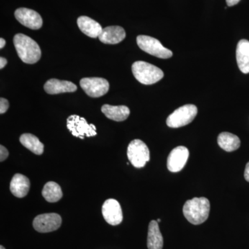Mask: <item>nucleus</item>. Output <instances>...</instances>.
Wrapping results in <instances>:
<instances>
[{
    "instance_id": "12",
    "label": "nucleus",
    "mask_w": 249,
    "mask_h": 249,
    "mask_svg": "<svg viewBox=\"0 0 249 249\" xmlns=\"http://www.w3.org/2000/svg\"><path fill=\"white\" fill-rule=\"evenodd\" d=\"M189 157V151L184 146L174 148L168 157L167 167L172 173H178L183 169Z\"/></svg>"
},
{
    "instance_id": "18",
    "label": "nucleus",
    "mask_w": 249,
    "mask_h": 249,
    "mask_svg": "<svg viewBox=\"0 0 249 249\" xmlns=\"http://www.w3.org/2000/svg\"><path fill=\"white\" fill-rule=\"evenodd\" d=\"M101 111L106 117L111 120L121 122L128 118L130 110L127 106H113L110 105H104L101 108Z\"/></svg>"
},
{
    "instance_id": "8",
    "label": "nucleus",
    "mask_w": 249,
    "mask_h": 249,
    "mask_svg": "<svg viewBox=\"0 0 249 249\" xmlns=\"http://www.w3.org/2000/svg\"><path fill=\"white\" fill-rule=\"evenodd\" d=\"M80 87L91 98H99L108 92L109 84L103 78H85L80 80Z\"/></svg>"
},
{
    "instance_id": "6",
    "label": "nucleus",
    "mask_w": 249,
    "mask_h": 249,
    "mask_svg": "<svg viewBox=\"0 0 249 249\" xmlns=\"http://www.w3.org/2000/svg\"><path fill=\"white\" fill-rule=\"evenodd\" d=\"M127 155L130 163L137 168L145 166L150 160L148 147L145 142L139 139L130 142L127 147Z\"/></svg>"
},
{
    "instance_id": "9",
    "label": "nucleus",
    "mask_w": 249,
    "mask_h": 249,
    "mask_svg": "<svg viewBox=\"0 0 249 249\" xmlns=\"http://www.w3.org/2000/svg\"><path fill=\"white\" fill-rule=\"evenodd\" d=\"M62 224V218L56 213L40 214L33 222L34 229L39 232H49L58 230Z\"/></svg>"
},
{
    "instance_id": "16",
    "label": "nucleus",
    "mask_w": 249,
    "mask_h": 249,
    "mask_svg": "<svg viewBox=\"0 0 249 249\" xmlns=\"http://www.w3.org/2000/svg\"><path fill=\"white\" fill-rule=\"evenodd\" d=\"M30 186V181L27 177L21 174H16L10 183V190L14 196L22 198L27 196Z\"/></svg>"
},
{
    "instance_id": "7",
    "label": "nucleus",
    "mask_w": 249,
    "mask_h": 249,
    "mask_svg": "<svg viewBox=\"0 0 249 249\" xmlns=\"http://www.w3.org/2000/svg\"><path fill=\"white\" fill-rule=\"evenodd\" d=\"M67 125L72 135L81 139H84L85 136L91 137L97 134L94 124H88L86 119L78 115H71L68 117Z\"/></svg>"
},
{
    "instance_id": "10",
    "label": "nucleus",
    "mask_w": 249,
    "mask_h": 249,
    "mask_svg": "<svg viewBox=\"0 0 249 249\" xmlns=\"http://www.w3.org/2000/svg\"><path fill=\"white\" fill-rule=\"evenodd\" d=\"M15 17L24 27L34 30L40 29L43 24L42 17L38 13L27 8H19L16 10Z\"/></svg>"
},
{
    "instance_id": "24",
    "label": "nucleus",
    "mask_w": 249,
    "mask_h": 249,
    "mask_svg": "<svg viewBox=\"0 0 249 249\" xmlns=\"http://www.w3.org/2000/svg\"><path fill=\"white\" fill-rule=\"evenodd\" d=\"M9 151L3 145H0V161L2 162L6 160L9 157Z\"/></svg>"
},
{
    "instance_id": "19",
    "label": "nucleus",
    "mask_w": 249,
    "mask_h": 249,
    "mask_svg": "<svg viewBox=\"0 0 249 249\" xmlns=\"http://www.w3.org/2000/svg\"><path fill=\"white\" fill-rule=\"evenodd\" d=\"M147 245L148 249H163V236L160 231L157 221L152 220L149 224Z\"/></svg>"
},
{
    "instance_id": "25",
    "label": "nucleus",
    "mask_w": 249,
    "mask_h": 249,
    "mask_svg": "<svg viewBox=\"0 0 249 249\" xmlns=\"http://www.w3.org/2000/svg\"><path fill=\"white\" fill-rule=\"evenodd\" d=\"M245 178L248 182H249V161L247 163L246 165L245 171Z\"/></svg>"
},
{
    "instance_id": "29",
    "label": "nucleus",
    "mask_w": 249,
    "mask_h": 249,
    "mask_svg": "<svg viewBox=\"0 0 249 249\" xmlns=\"http://www.w3.org/2000/svg\"><path fill=\"white\" fill-rule=\"evenodd\" d=\"M0 249H6L3 246H0Z\"/></svg>"
},
{
    "instance_id": "23",
    "label": "nucleus",
    "mask_w": 249,
    "mask_h": 249,
    "mask_svg": "<svg viewBox=\"0 0 249 249\" xmlns=\"http://www.w3.org/2000/svg\"><path fill=\"white\" fill-rule=\"evenodd\" d=\"M9 107V103L6 98H0V113L4 114Z\"/></svg>"
},
{
    "instance_id": "26",
    "label": "nucleus",
    "mask_w": 249,
    "mask_h": 249,
    "mask_svg": "<svg viewBox=\"0 0 249 249\" xmlns=\"http://www.w3.org/2000/svg\"><path fill=\"white\" fill-rule=\"evenodd\" d=\"M227 4L229 6H235V5L238 4L240 0H226Z\"/></svg>"
},
{
    "instance_id": "3",
    "label": "nucleus",
    "mask_w": 249,
    "mask_h": 249,
    "mask_svg": "<svg viewBox=\"0 0 249 249\" xmlns=\"http://www.w3.org/2000/svg\"><path fill=\"white\" fill-rule=\"evenodd\" d=\"M132 71L136 79L143 85H152L160 81L164 73L159 67L143 61L134 62Z\"/></svg>"
},
{
    "instance_id": "28",
    "label": "nucleus",
    "mask_w": 249,
    "mask_h": 249,
    "mask_svg": "<svg viewBox=\"0 0 249 249\" xmlns=\"http://www.w3.org/2000/svg\"><path fill=\"white\" fill-rule=\"evenodd\" d=\"M5 45H6V41H5L4 39H0V49L4 48Z\"/></svg>"
},
{
    "instance_id": "1",
    "label": "nucleus",
    "mask_w": 249,
    "mask_h": 249,
    "mask_svg": "<svg viewBox=\"0 0 249 249\" xmlns=\"http://www.w3.org/2000/svg\"><path fill=\"white\" fill-rule=\"evenodd\" d=\"M210 207V201L206 197H195L185 203L183 215L191 224L199 225L209 218Z\"/></svg>"
},
{
    "instance_id": "30",
    "label": "nucleus",
    "mask_w": 249,
    "mask_h": 249,
    "mask_svg": "<svg viewBox=\"0 0 249 249\" xmlns=\"http://www.w3.org/2000/svg\"><path fill=\"white\" fill-rule=\"evenodd\" d=\"M160 222V219H157V222Z\"/></svg>"
},
{
    "instance_id": "27",
    "label": "nucleus",
    "mask_w": 249,
    "mask_h": 249,
    "mask_svg": "<svg viewBox=\"0 0 249 249\" xmlns=\"http://www.w3.org/2000/svg\"><path fill=\"white\" fill-rule=\"evenodd\" d=\"M6 64H7V60L6 58H3V57H1L0 58V69H3L5 66H6Z\"/></svg>"
},
{
    "instance_id": "22",
    "label": "nucleus",
    "mask_w": 249,
    "mask_h": 249,
    "mask_svg": "<svg viewBox=\"0 0 249 249\" xmlns=\"http://www.w3.org/2000/svg\"><path fill=\"white\" fill-rule=\"evenodd\" d=\"M42 196L48 202H57L62 197L61 188L58 183L49 181L46 183L42 192Z\"/></svg>"
},
{
    "instance_id": "2",
    "label": "nucleus",
    "mask_w": 249,
    "mask_h": 249,
    "mask_svg": "<svg viewBox=\"0 0 249 249\" xmlns=\"http://www.w3.org/2000/svg\"><path fill=\"white\" fill-rule=\"evenodd\" d=\"M15 47L19 58L27 64H34L41 58V50L38 44L29 36L16 34L14 38Z\"/></svg>"
},
{
    "instance_id": "14",
    "label": "nucleus",
    "mask_w": 249,
    "mask_h": 249,
    "mask_svg": "<svg viewBox=\"0 0 249 249\" xmlns=\"http://www.w3.org/2000/svg\"><path fill=\"white\" fill-rule=\"evenodd\" d=\"M44 89L49 94H58V93L74 92L77 90V86L73 83L67 80L50 79L44 85Z\"/></svg>"
},
{
    "instance_id": "4",
    "label": "nucleus",
    "mask_w": 249,
    "mask_h": 249,
    "mask_svg": "<svg viewBox=\"0 0 249 249\" xmlns=\"http://www.w3.org/2000/svg\"><path fill=\"white\" fill-rule=\"evenodd\" d=\"M197 107L194 105H185L174 111L166 120V124L172 128H178L191 124L197 114Z\"/></svg>"
},
{
    "instance_id": "13",
    "label": "nucleus",
    "mask_w": 249,
    "mask_h": 249,
    "mask_svg": "<svg viewBox=\"0 0 249 249\" xmlns=\"http://www.w3.org/2000/svg\"><path fill=\"white\" fill-rule=\"evenodd\" d=\"M125 36L124 28L119 26H110L103 29L98 38L103 43L116 45L122 42L125 38Z\"/></svg>"
},
{
    "instance_id": "5",
    "label": "nucleus",
    "mask_w": 249,
    "mask_h": 249,
    "mask_svg": "<svg viewBox=\"0 0 249 249\" xmlns=\"http://www.w3.org/2000/svg\"><path fill=\"white\" fill-rule=\"evenodd\" d=\"M139 48L159 58L168 59L173 56V52L165 48L160 41L147 36H139L137 38Z\"/></svg>"
},
{
    "instance_id": "21",
    "label": "nucleus",
    "mask_w": 249,
    "mask_h": 249,
    "mask_svg": "<svg viewBox=\"0 0 249 249\" xmlns=\"http://www.w3.org/2000/svg\"><path fill=\"white\" fill-rule=\"evenodd\" d=\"M19 142L23 146L30 150L33 153L41 155L44 152V145L40 142L38 138L34 134H23L19 137Z\"/></svg>"
},
{
    "instance_id": "20",
    "label": "nucleus",
    "mask_w": 249,
    "mask_h": 249,
    "mask_svg": "<svg viewBox=\"0 0 249 249\" xmlns=\"http://www.w3.org/2000/svg\"><path fill=\"white\" fill-rule=\"evenodd\" d=\"M218 145L227 152H233L240 147V140L237 136L230 132H222L218 136Z\"/></svg>"
},
{
    "instance_id": "11",
    "label": "nucleus",
    "mask_w": 249,
    "mask_h": 249,
    "mask_svg": "<svg viewBox=\"0 0 249 249\" xmlns=\"http://www.w3.org/2000/svg\"><path fill=\"white\" fill-rule=\"evenodd\" d=\"M105 220L112 226L120 224L123 221V212L121 205L116 199H109L105 201L102 207Z\"/></svg>"
},
{
    "instance_id": "15",
    "label": "nucleus",
    "mask_w": 249,
    "mask_h": 249,
    "mask_svg": "<svg viewBox=\"0 0 249 249\" xmlns=\"http://www.w3.org/2000/svg\"><path fill=\"white\" fill-rule=\"evenodd\" d=\"M77 24L83 34L92 38L99 37L103 31L99 23L88 16H80L77 19Z\"/></svg>"
},
{
    "instance_id": "17",
    "label": "nucleus",
    "mask_w": 249,
    "mask_h": 249,
    "mask_svg": "<svg viewBox=\"0 0 249 249\" xmlns=\"http://www.w3.org/2000/svg\"><path fill=\"white\" fill-rule=\"evenodd\" d=\"M237 65L242 73H249V41L241 40L236 49Z\"/></svg>"
}]
</instances>
